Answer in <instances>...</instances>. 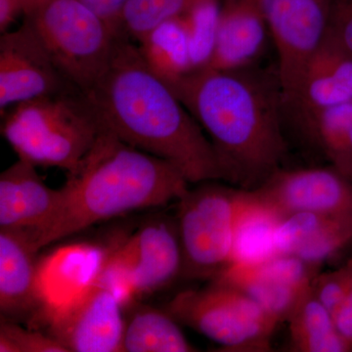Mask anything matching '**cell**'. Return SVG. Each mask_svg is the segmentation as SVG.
Instances as JSON below:
<instances>
[{
    "mask_svg": "<svg viewBox=\"0 0 352 352\" xmlns=\"http://www.w3.org/2000/svg\"><path fill=\"white\" fill-rule=\"evenodd\" d=\"M61 190L45 184L34 164L18 159L0 175V229L39 232L50 223Z\"/></svg>",
    "mask_w": 352,
    "mask_h": 352,
    "instance_id": "cell-16",
    "label": "cell"
},
{
    "mask_svg": "<svg viewBox=\"0 0 352 352\" xmlns=\"http://www.w3.org/2000/svg\"><path fill=\"white\" fill-rule=\"evenodd\" d=\"M333 323L342 339L346 342L352 351V307L347 302L342 305L333 314Z\"/></svg>",
    "mask_w": 352,
    "mask_h": 352,
    "instance_id": "cell-32",
    "label": "cell"
},
{
    "mask_svg": "<svg viewBox=\"0 0 352 352\" xmlns=\"http://www.w3.org/2000/svg\"><path fill=\"white\" fill-rule=\"evenodd\" d=\"M85 94L104 129L173 164L190 184L222 180L205 131L131 39L117 36L107 66Z\"/></svg>",
    "mask_w": 352,
    "mask_h": 352,
    "instance_id": "cell-2",
    "label": "cell"
},
{
    "mask_svg": "<svg viewBox=\"0 0 352 352\" xmlns=\"http://www.w3.org/2000/svg\"><path fill=\"white\" fill-rule=\"evenodd\" d=\"M170 87L212 143L222 182L254 190L282 168L286 120L277 66L206 67Z\"/></svg>",
    "mask_w": 352,
    "mask_h": 352,
    "instance_id": "cell-1",
    "label": "cell"
},
{
    "mask_svg": "<svg viewBox=\"0 0 352 352\" xmlns=\"http://www.w3.org/2000/svg\"><path fill=\"white\" fill-rule=\"evenodd\" d=\"M36 0H0V31L6 32L20 14Z\"/></svg>",
    "mask_w": 352,
    "mask_h": 352,
    "instance_id": "cell-31",
    "label": "cell"
},
{
    "mask_svg": "<svg viewBox=\"0 0 352 352\" xmlns=\"http://www.w3.org/2000/svg\"><path fill=\"white\" fill-rule=\"evenodd\" d=\"M252 191L282 214L310 212L352 219V182L330 166L280 168Z\"/></svg>",
    "mask_w": 352,
    "mask_h": 352,
    "instance_id": "cell-13",
    "label": "cell"
},
{
    "mask_svg": "<svg viewBox=\"0 0 352 352\" xmlns=\"http://www.w3.org/2000/svg\"><path fill=\"white\" fill-rule=\"evenodd\" d=\"M107 254L108 249L98 245L74 243L38 259L41 310L36 319L44 322L82 298L98 281Z\"/></svg>",
    "mask_w": 352,
    "mask_h": 352,
    "instance_id": "cell-15",
    "label": "cell"
},
{
    "mask_svg": "<svg viewBox=\"0 0 352 352\" xmlns=\"http://www.w3.org/2000/svg\"><path fill=\"white\" fill-rule=\"evenodd\" d=\"M298 131L329 166L352 182V101L322 111Z\"/></svg>",
    "mask_w": 352,
    "mask_h": 352,
    "instance_id": "cell-21",
    "label": "cell"
},
{
    "mask_svg": "<svg viewBox=\"0 0 352 352\" xmlns=\"http://www.w3.org/2000/svg\"><path fill=\"white\" fill-rule=\"evenodd\" d=\"M270 36L261 0H222L214 50L208 67L238 69L256 66Z\"/></svg>",
    "mask_w": 352,
    "mask_h": 352,
    "instance_id": "cell-18",
    "label": "cell"
},
{
    "mask_svg": "<svg viewBox=\"0 0 352 352\" xmlns=\"http://www.w3.org/2000/svg\"><path fill=\"white\" fill-rule=\"evenodd\" d=\"M124 307L112 289L97 281L78 302L43 324L68 352L120 351L126 323Z\"/></svg>",
    "mask_w": 352,
    "mask_h": 352,
    "instance_id": "cell-11",
    "label": "cell"
},
{
    "mask_svg": "<svg viewBox=\"0 0 352 352\" xmlns=\"http://www.w3.org/2000/svg\"><path fill=\"white\" fill-rule=\"evenodd\" d=\"M23 15L62 73L87 92L112 55V28L80 0H36Z\"/></svg>",
    "mask_w": 352,
    "mask_h": 352,
    "instance_id": "cell-5",
    "label": "cell"
},
{
    "mask_svg": "<svg viewBox=\"0 0 352 352\" xmlns=\"http://www.w3.org/2000/svg\"><path fill=\"white\" fill-rule=\"evenodd\" d=\"M1 134L18 159L75 170L103 131L87 94L73 89L22 102L1 113Z\"/></svg>",
    "mask_w": 352,
    "mask_h": 352,
    "instance_id": "cell-4",
    "label": "cell"
},
{
    "mask_svg": "<svg viewBox=\"0 0 352 352\" xmlns=\"http://www.w3.org/2000/svg\"><path fill=\"white\" fill-rule=\"evenodd\" d=\"M185 337L179 322L166 310L143 307L136 310L126 323L122 352L197 351Z\"/></svg>",
    "mask_w": 352,
    "mask_h": 352,
    "instance_id": "cell-23",
    "label": "cell"
},
{
    "mask_svg": "<svg viewBox=\"0 0 352 352\" xmlns=\"http://www.w3.org/2000/svg\"><path fill=\"white\" fill-rule=\"evenodd\" d=\"M182 249L177 223L157 219L108 249L99 281L112 289L124 307L182 276Z\"/></svg>",
    "mask_w": 352,
    "mask_h": 352,
    "instance_id": "cell-8",
    "label": "cell"
},
{
    "mask_svg": "<svg viewBox=\"0 0 352 352\" xmlns=\"http://www.w3.org/2000/svg\"><path fill=\"white\" fill-rule=\"evenodd\" d=\"M344 302L349 303V305H351L352 307V285L351 289H349V294H347L346 302Z\"/></svg>",
    "mask_w": 352,
    "mask_h": 352,
    "instance_id": "cell-33",
    "label": "cell"
},
{
    "mask_svg": "<svg viewBox=\"0 0 352 352\" xmlns=\"http://www.w3.org/2000/svg\"><path fill=\"white\" fill-rule=\"evenodd\" d=\"M352 241V219L320 212L283 214L276 232L278 254L322 265Z\"/></svg>",
    "mask_w": 352,
    "mask_h": 352,
    "instance_id": "cell-19",
    "label": "cell"
},
{
    "mask_svg": "<svg viewBox=\"0 0 352 352\" xmlns=\"http://www.w3.org/2000/svg\"><path fill=\"white\" fill-rule=\"evenodd\" d=\"M287 322L289 323L292 351H351L338 333L333 314L317 298L312 287L294 308Z\"/></svg>",
    "mask_w": 352,
    "mask_h": 352,
    "instance_id": "cell-22",
    "label": "cell"
},
{
    "mask_svg": "<svg viewBox=\"0 0 352 352\" xmlns=\"http://www.w3.org/2000/svg\"><path fill=\"white\" fill-rule=\"evenodd\" d=\"M1 352H68L50 333L25 330L12 321L2 319L0 326Z\"/></svg>",
    "mask_w": 352,
    "mask_h": 352,
    "instance_id": "cell-27",
    "label": "cell"
},
{
    "mask_svg": "<svg viewBox=\"0 0 352 352\" xmlns=\"http://www.w3.org/2000/svg\"><path fill=\"white\" fill-rule=\"evenodd\" d=\"M352 101V54L326 36L310 56L293 94L283 102L285 120L296 129L315 115Z\"/></svg>",
    "mask_w": 352,
    "mask_h": 352,
    "instance_id": "cell-14",
    "label": "cell"
},
{
    "mask_svg": "<svg viewBox=\"0 0 352 352\" xmlns=\"http://www.w3.org/2000/svg\"><path fill=\"white\" fill-rule=\"evenodd\" d=\"M333 0H261L276 47L283 102L327 36Z\"/></svg>",
    "mask_w": 352,
    "mask_h": 352,
    "instance_id": "cell-9",
    "label": "cell"
},
{
    "mask_svg": "<svg viewBox=\"0 0 352 352\" xmlns=\"http://www.w3.org/2000/svg\"><path fill=\"white\" fill-rule=\"evenodd\" d=\"M197 0H129L120 16L118 34L141 43L164 23L180 17Z\"/></svg>",
    "mask_w": 352,
    "mask_h": 352,
    "instance_id": "cell-25",
    "label": "cell"
},
{
    "mask_svg": "<svg viewBox=\"0 0 352 352\" xmlns=\"http://www.w3.org/2000/svg\"><path fill=\"white\" fill-rule=\"evenodd\" d=\"M118 34L120 16L129 0H80Z\"/></svg>",
    "mask_w": 352,
    "mask_h": 352,
    "instance_id": "cell-30",
    "label": "cell"
},
{
    "mask_svg": "<svg viewBox=\"0 0 352 352\" xmlns=\"http://www.w3.org/2000/svg\"><path fill=\"white\" fill-rule=\"evenodd\" d=\"M222 0H197L182 16L193 71L210 64L214 50Z\"/></svg>",
    "mask_w": 352,
    "mask_h": 352,
    "instance_id": "cell-26",
    "label": "cell"
},
{
    "mask_svg": "<svg viewBox=\"0 0 352 352\" xmlns=\"http://www.w3.org/2000/svg\"><path fill=\"white\" fill-rule=\"evenodd\" d=\"M78 89L55 63L31 27L0 36V111L22 102Z\"/></svg>",
    "mask_w": 352,
    "mask_h": 352,
    "instance_id": "cell-10",
    "label": "cell"
},
{
    "mask_svg": "<svg viewBox=\"0 0 352 352\" xmlns=\"http://www.w3.org/2000/svg\"><path fill=\"white\" fill-rule=\"evenodd\" d=\"M321 266L285 254L254 264L230 265L214 281L239 289L280 323L311 288Z\"/></svg>",
    "mask_w": 352,
    "mask_h": 352,
    "instance_id": "cell-12",
    "label": "cell"
},
{
    "mask_svg": "<svg viewBox=\"0 0 352 352\" xmlns=\"http://www.w3.org/2000/svg\"><path fill=\"white\" fill-rule=\"evenodd\" d=\"M327 36L352 54V0H333Z\"/></svg>",
    "mask_w": 352,
    "mask_h": 352,
    "instance_id": "cell-29",
    "label": "cell"
},
{
    "mask_svg": "<svg viewBox=\"0 0 352 352\" xmlns=\"http://www.w3.org/2000/svg\"><path fill=\"white\" fill-rule=\"evenodd\" d=\"M166 311L230 351H266L279 322L239 289L212 280L203 289H185Z\"/></svg>",
    "mask_w": 352,
    "mask_h": 352,
    "instance_id": "cell-7",
    "label": "cell"
},
{
    "mask_svg": "<svg viewBox=\"0 0 352 352\" xmlns=\"http://www.w3.org/2000/svg\"><path fill=\"white\" fill-rule=\"evenodd\" d=\"M38 251L30 231L0 229V311L3 320L38 317Z\"/></svg>",
    "mask_w": 352,
    "mask_h": 352,
    "instance_id": "cell-17",
    "label": "cell"
},
{
    "mask_svg": "<svg viewBox=\"0 0 352 352\" xmlns=\"http://www.w3.org/2000/svg\"><path fill=\"white\" fill-rule=\"evenodd\" d=\"M283 214L247 190L234 230L230 265H254L278 256L276 232Z\"/></svg>",
    "mask_w": 352,
    "mask_h": 352,
    "instance_id": "cell-20",
    "label": "cell"
},
{
    "mask_svg": "<svg viewBox=\"0 0 352 352\" xmlns=\"http://www.w3.org/2000/svg\"><path fill=\"white\" fill-rule=\"evenodd\" d=\"M138 45L146 62L170 85L193 72L188 36L182 17L164 23Z\"/></svg>",
    "mask_w": 352,
    "mask_h": 352,
    "instance_id": "cell-24",
    "label": "cell"
},
{
    "mask_svg": "<svg viewBox=\"0 0 352 352\" xmlns=\"http://www.w3.org/2000/svg\"><path fill=\"white\" fill-rule=\"evenodd\" d=\"M201 182L178 200L182 277L210 280L230 264L234 230L247 190Z\"/></svg>",
    "mask_w": 352,
    "mask_h": 352,
    "instance_id": "cell-6",
    "label": "cell"
},
{
    "mask_svg": "<svg viewBox=\"0 0 352 352\" xmlns=\"http://www.w3.org/2000/svg\"><path fill=\"white\" fill-rule=\"evenodd\" d=\"M352 285V256L338 270L321 272L315 278L312 289L315 296L331 314L344 302Z\"/></svg>",
    "mask_w": 352,
    "mask_h": 352,
    "instance_id": "cell-28",
    "label": "cell"
},
{
    "mask_svg": "<svg viewBox=\"0 0 352 352\" xmlns=\"http://www.w3.org/2000/svg\"><path fill=\"white\" fill-rule=\"evenodd\" d=\"M189 185L173 164L104 129L78 168L68 173L56 214L32 238L43 249L104 220L178 201Z\"/></svg>",
    "mask_w": 352,
    "mask_h": 352,
    "instance_id": "cell-3",
    "label": "cell"
}]
</instances>
